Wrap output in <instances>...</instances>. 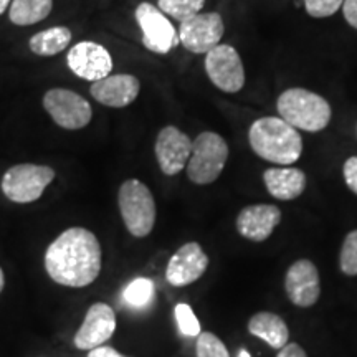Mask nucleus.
Instances as JSON below:
<instances>
[{
  "instance_id": "13",
  "label": "nucleus",
  "mask_w": 357,
  "mask_h": 357,
  "mask_svg": "<svg viewBox=\"0 0 357 357\" xmlns=\"http://www.w3.org/2000/svg\"><path fill=\"white\" fill-rule=\"evenodd\" d=\"M116 331L114 310L105 303L89 306L84 321L75 334L73 344L82 351H91L108 342Z\"/></svg>"
},
{
  "instance_id": "19",
  "label": "nucleus",
  "mask_w": 357,
  "mask_h": 357,
  "mask_svg": "<svg viewBox=\"0 0 357 357\" xmlns=\"http://www.w3.org/2000/svg\"><path fill=\"white\" fill-rule=\"evenodd\" d=\"M248 331L253 336L265 341L270 347L278 351L283 346H287L289 341V331L287 323L278 314H275V312L261 311L253 314L248 321Z\"/></svg>"
},
{
  "instance_id": "21",
  "label": "nucleus",
  "mask_w": 357,
  "mask_h": 357,
  "mask_svg": "<svg viewBox=\"0 0 357 357\" xmlns=\"http://www.w3.org/2000/svg\"><path fill=\"white\" fill-rule=\"evenodd\" d=\"M53 0H12L8 19L19 26H29L50 15Z\"/></svg>"
},
{
  "instance_id": "12",
  "label": "nucleus",
  "mask_w": 357,
  "mask_h": 357,
  "mask_svg": "<svg viewBox=\"0 0 357 357\" xmlns=\"http://www.w3.org/2000/svg\"><path fill=\"white\" fill-rule=\"evenodd\" d=\"M155 158L166 176H177L184 171L192 154V141L185 132L176 126L162 128L155 139Z\"/></svg>"
},
{
  "instance_id": "31",
  "label": "nucleus",
  "mask_w": 357,
  "mask_h": 357,
  "mask_svg": "<svg viewBox=\"0 0 357 357\" xmlns=\"http://www.w3.org/2000/svg\"><path fill=\"white\" fill-rule=\"evenodd\" d=\"M88 357H124V356L119 354V352L113 349V347L100 346V347H95V349L89 351Z\"/></svg>"
},
{
  "instance_id": "10",
  "label": "nucleus",
  "mask_w": 357,
  "mask_h": 357,
  "mask_svg": "<svg viewBox=\"0 0 357 357\" xmlns=\"http://www.w3.org/2000/svg\"><path fill=\"white\" fill-rule=\"evenodd\" d=\"M223 32L225 25L217 12L197 13L178 26V42L192 53H208L220 45Z\"/></svg>"
},
{
  "instance_id": "30",
  "label": "nucleus",
  "mask_w": 357,
  "mask_h": 357,
  "mask_svg": "<svg viewBox=\"0 0 357 357\" xmlns=\"http://www.w3.org/2000/svg\"><path fill=\"white\" fill-rule=\"evenodd\" d=\"M276 357H307V354L298 342H288L287 346L281 347Z\"/></svg>"
},
{
  "instance_id": "6",
  "label": "nucleus",
  "mask_w": 357,
  "mask_h": 357,
  "mask_svg": "<svg viewBox=\"0 0 357 357\" xmlns=\"http://www.w3.org/2000/svg\"><path fill=\"white\" fill-rule=\"evenodd\" d=\"M53 178H55V171L52 167L19 164L3 174L2 192L10 202L30 204L42 197Z\"/></svg>"
},
{
  "instance_id": "28",
  "label": "nucleus",
  "mask_w": 357,
  "mask_h": 357,
  "mask_svg": "<svg viewBox=\"0 0 357 357\" xmlns=\"http://www.w3.org/2000/svg\"><path fill=\"white\" fill-rule=\"evenodd\" d=\"M342 176L349 189L357 195V155H352L342 166Z\"/></svg>"
},
{
  "instance_id": "14",
  "label": "nucleus",
  "mask_w": 357,
  "mask_h": 357,
  "mask_svg": "<svg viewBox=\"0 0 357 357\" xmlns=\"http://www.w3.org/2000/svg\"><path fill=\"white\" fill-rule=\"evenodd\" d=\"M284 291L294 306L311 307L316 305L321 294V284L314 263L310 260L294 261L284 276Z\"/></svg>"
},
{
  "instance_id": "16",
  "label": "nucleus",
  "mask_w": 357,
  "mask_h": 357,
  "mask_svg": "<svg viewBox=\"0 0 357 357\" xmlns=\"http://www.w3.org/2000/svg\"><path fill=\"white\" fill-rule=\"evenodd\" d=\"M281 222V211L276 205H248L236 217V231L252 242H265Z\"/></svg>"
},
{
  "instance_id": "11",
  "label": "nucleus",
  "mask_w": 357,
  "mask_h": 357,
  "mask_svg": "<svg viewBox=\"0 0 357 357\" xmlns=\"http://www.w3.org/2000/svg\"><path fill=\"white\" fill-rule=\"evenodd\" d=\"M66 61L68 68L78 78L93 83L109 77L113 71V58L109 52L95 42H79L71 47Z\"/></svg>"
},
{
  "instance_id": "24",
  "label": "nucleus",
  "mask_w": 357,
  "mask_h": 357,
  "mask_svg": "<svg viewBox=\"0 0 357 357\" xmlns=\"http://www.w3.org/2000/svg\"><path fill=\"white\" fill-rule=\"evenodd\" d=\"M339 266L341 271L347 276L357 275V230H352L351 234L342 242L341 255H339Z\"/></svg>"
},
{
  "instance_id": "18",
  "label": "nucleus",
  "mask_w": 357,
  "mask_h": 357,
  "mask_svg": "<svg viewBox=\"0 0 357 357\" xmlns=\"http://www.w3.org/2000/svg\"><path fill=\"white\" fill-rule=\"evenodd\" d=\"M268 192L278 200L298 199L306 189V176L296 167H271L263 174Z\"/></svg>"
},
{
  "instance_id": "7",
  "label": "nucleus",
  "mask_w": 357,
  "mask_h": 357,
  "mask_svg": "<svg viewBox=\"0 0 357 357\" xmlns=\"http://www.w3.org/2000/svg\"><path fill=\"white\" fill-rule=\"evenodd\" d=\"M43 108L58 126L70 131L86 128L91 123V105L82 95L65 88L48 89L43 96Z\"/></svg>"
},
{
  "instance_id": "15",
  "label": "nucleus",
  "mask_w": 357,
  "mask_h": 357,
  "mask_svg": "<svg viewBox=\"0 0 357 357\" xmlns=\"http://www.w3.org/2000/svg\"><path fill=\"white\" fill-rule=\"evenodd\" d=\"M208 266V257L197 242L182 245L174 253L166 268V278L172 287H187L197 281Z\"/></svg>"
},
{
  "instance_id": "1",
  "label": "nucleus",
  "mask_w": 357,
  "mask_h": 357,
  "mask_svg": "<svg viewBox=\"0 0 357 357\" xmlns=\"http://www.w3.org/2000/svg\"><path fill=\"white\" fill-rule=\"evenodd\" d=\"M101 245L96 235L83 227H71L50 243L45 253V270L55 283L84 288L101 271Z\"/></svg>"
},
{
  "instance_id": "27",
  "label": "nucleus",
  "mask_w": 357,
  "mask_h": 357,
  "mask_svg": "<svg viewBox=\"0 0 357 357\" xmlns=\"http://www.w3.org/2000/svg\"><path fill=\"white\" fill-rule=\"evenodd\" d=\"M306 12L314 19L331 17L342 7L344 0H303Z\"/></svg>"
},
{
  "instance_id": "5",
  "label": "nucleus",
  "mask_w": 357,
  "mask_h": 357,
  "mask_svg": "<svg viewBox=\"0 0 357 357\" xmlns=\"http://www.w3.org/2000/svg\"><path fill=\"white\" fill-rule=\"evenodd\" d=\"M229 159V146L220 134L205 131L192 141V154L187 162V176L194 184L215 182Z\"/></svg>"
},
{
  "instance_id": "17",
  "label": "nucleus",
  "mask_w": 357,
  "mask_h": 357,
  "mask_svg": "<svg viewBox=\"0 0 357 357\" xmlns=\"http://www.w3.org/2000/svg\"><path fill=\"white\" fill-rule=\"evenodd\" d=\"M141 91L139 79L132 75H109L91 84L89 93L101 105L109 108H126Z\"/></svg>"
},
{
  "instance_id": "22",
  "label": "nucleus",
  "mask_w": 357,
  "mask_h": 357,
  "mask_svg": "<svg viewBox=\"0 0 357 357\" xmlns=\"http://www.w3.org/2000/svg\"><path fill=\"white\" fill-rule=\"evenodd\" d=\"M154 298V283L149 278H136L124 288L123 300L134 310H144Z\"/></svg>"
},
{
  "instance_id": "26",
  "label": "nucleus",
  "mask_w": 357,
  "mask_h": 357,
  "mask_svg": "<svg viewBox=\"0 0 357 357\" xmlns=\"http://www.w3.org/2000/svg\"><path fill=\"white\" fill-rule=\"evenodd\" d=\"M197 357H230L225 344L212 333H200L197 336Z\"/></svg>"
},
{
  "instance_id": "3",
  "label": "nucleus",
  "mask_w": 357,
  "mask_h": 357,
  "mask_svg": "<svg viewBox=\"0 0 357 357\" xmlns=\"http://www.w3.org/2000/svg\"><path fill=\"white\" fill-rule=\"evenodd\" d=\"M276 108L281 119L307 132L323 131L333 116L331 105L305 88H291L281 93Z\"/></svg>"
},
{
  "instance_id": "34",
  "label": "nucleus",
  "mask_w": 357,
  "mask_h": 357,
  "mask_svg": "<svg viewBox=\"0 0 357 357\" xmlns=\"http://www.w3.org/2000/svg\"><path fill=\"white\" fill-rule=\"evenodd\" d=\"M238 357H250V354H248V352L247 351H240V354H238Z\"/></svg>"
},
{
  "instance_id": "2",
  "label": "nucleus",
  "mask_w": 357,
  "mask_h": 357,
  "mask_svg": "<svg viewBox=\"0 0 357 357\" xmlns=\"http://www.w3.org/2000/svg\"><path fill=\"white\" fill-rule=\"evenodd\" d=\"M248 141L257 155L280 166H291L303 153V139L296 128L275 116L257 119L250 126Z\"/></svg>"
},
{
  "instance_id": "4",
  "label": "nucleus",
  "mask_w": 357,
  "mask_h": 357,
  "mask_svg": "<svg viewBox=\"0 0 357 357\" xmlns=\"http://www.w3.org/2000/svg\"><path fill=\"white\" fill-rule=\"evenodd\" d=\"M118 204L129 234L136 238H144L153 231L155 202L149 187L137 178H129L119 187Z\"/></svg>"
},
{
  "instance_id": "9",
  "label": "nucleus",
  "mask_w": 357,
  "mask_h": 357,
  "mask_svg": "<svg viewBox=\"0 0 357 357\" xmlns=\"http://www.w3.org/2000/svg\"><path fill=\"white\" fill-rule=\"evenodd\" d=\"M136 20L142 32V43L147 50L164 55L181 43L178 33L166 13L160 12L159 7H154L153 3H139L136 8Z\"/></svg>"
},
{
  "instance_id": "8",
  "label": "nucleus",
  "mask_w": 357,
  "mask_h": 357,
  "mask_svg": "<svg viewBox=\"0 0 357 357\" xmlns=\"http://www.w3.org/2000/svg\"><path fill=\"white\" fill-rule=\"evenodd\" d=\"M205 71L211 82L225 93H238L245 84L242 58L230 45L220 43L205 53Z\"/></svg>"
},
{
  "instance_id": "33",
  "label": "nucleus",
  "mask_w": 357,
  "mask_h": 357,
  "mask_svg": "<svg viewBox=\"0 0 357 357\" xmlns=\"http://www.w3.org/2000/svg\"><path fill=\"white\" fill-rule=\"evenodd\" d=\"M3 287H6V276H3V271H2V268H0V293H2Z\"/></svg>"
},
{
  "instance_id": "20",
  "label": "nucleus",
  "mask_w": 357,
  "mask_h": 357,
  "mask_svg": "<svg viewBox=\"0 0 357 357\" xmlns=\"http://www.w3.org/2000/svg\"><path fill=\"white\" fill-rule=\"evenodd\" d=\"M71 42V32L66 26H52L30 38L29 47L38 56H53L65 52Z\"/></svg>"
},
{
  "instance_id": "25",
  "label": "nucleus",
  "mask_w": 357,
  "mask_h": 357,
  "mask_svg": "<svg viewBox=\"0 0 357 357\" xmlns=\"http://www.w3.org/2000/svg\"><path fill=\"white\" fill-rule=\"evenodd\" d=\"M176 321L178 326V331H181L184 336H190V337H197L200 334V323L195 316V312L192 311V307L185 303H178L176 306Z\"/></svg>"
},
{
  "instance_id": "23",
  "label": "nucleus",
  "mask_w": 357,
  "mask_h": 357,
  "mask_svg": "<svg viewBox=\"0 0 357 357\" xmlns=\"http://www.w3.org/2000/svg\"><path fill=\"white\" fill-rule=\"evenodd\" d=\"M205 6V0H159V10L171 15L177 22H185L200 13Z\"/></svg>"
},
{
  "instance_id": "29",
  "label": "nucleus",
  "mask_w": 357,
  "mask_h": 357,
  "mask_svg": "<svg viewBox=\"0 0 357 357\" xmlns=\"http://www.w3.org/2000/svg\"><path fill=\"white\" fill-rule=\"evenodd\" d=\"M342 12L352 29H357V0H344L342 2Z\"/></svg>"
},
{
  "instance_id": "32",
  "label": "nucleus",
  "mask_w": 357,
  "mask_h": 357,
  "mask_svg": "<svg viewBox=\"0 0 357 357\" xmlns=\"http://www.w3.org/2000/svg\"><path fill=\"white\" fill-rule=\"evenodd\" d=\"M8 6H10V0H0V15L7 10Z\"/></svg>"
}]
</instances>
